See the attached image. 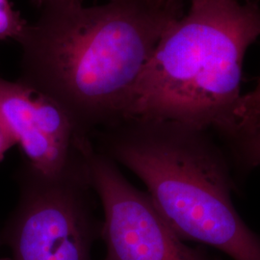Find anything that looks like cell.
Segmentation results:
<instances>
[{
  "label": "cell",
  "instance_id": "cell-1",
  "mask_svg": "<svg viewBox=\"0 0 260 260\" xmlns=\"http://www.w3.org/2000/svg\"><path fill=\"white\" fill-rule=\"evenodd\" d=\"M183 14L181 0L44 8L18 42V81L53 101L92 139L122 118L158 42Z\"/></svg>",
  "mask_w": 260,
  "mask_h": 260
},
{
  "label": "cell",
  "instance_id": "cell-5",
  "mask_svg": "<svg viewBox=\"0 0 260 260\" xmlns=\"http://www.w3.org/2000/svg\"><path fill=\"white\" fill-rule=\"evenodd\" d=\"M92 185L103 207L104 260H219L186 244L147 192L133 185L110 158L89 151Z\"/></svg>",
  "mask_w": 260,
  "mask_h": 260
},
{
  "label": "cell",
  "instance_id": "cell-13",
  "mask_svg": "<svg viewBox=\"0 0 260 260\" xmlns=\"http://www.w3.org/2000/svg\"><path fill=\"white\" fill-rule=\"evenodd\" d=\"M0 260H7V257H5V258H0Z\"/></svg>",
  "mask_w": 260,
  "mask_h": 260
},
{
  "label": "cell",
  "instance_id": "cell-10",
  "mask_svg": "<svg viewBox=\"0 0 260 260\" xmlns=\"http://www.w3.org/2000/svg\"><path fill=\"white\" fill-rule=\"evenodd\" d=\"M16 143V140L12 136L9 130L0 121V159L3 157L5 152L12 148Z\"/></svg>",
  "mask_w": 260,
  "mask_h": 260
},
{
  "label": "cell",
  "instance_id": "cell-4",
  "mask_svg": "<svg viewBox=\"0 0 260 260\" xmlns=\"http://www.w3.org/2000/svg\"><path fill=\"white\" fill-rule=\"evenodd\" d=\"M16 181L18 201L1 232L7 260H93L103 219L91 176L49 177L24 160Z\"/></svg>",
  "mask_w": 260,
  "mask_h": 260
},
{
  "label": "cell",
  "instance_id": "cell-3",
  "mask_svg": "<svg viewBox=\"0 0 260 260\" xmlns=\"http://www.w3.org/2000/svg\"><path fill=\"white\" fill-rule=\"evenodd\" d=\"M207 131L176 121L122 118L93 147L128 169L175 233L233 260H260V236L233 205L228 161Z\"/></svg>",
  "mask_w": 260,
  "mask_h": 260
},
{
  "label": "cell",
  "instance_id": "cell-11",
  "mask_svg": "<svg viewBox=\"0 0 260 260\" xmlns=\"http://www.w3.org/2000/svg\"><path fill=\"white\" fill-rule=\"evenodd\" d=\"M33 4L41 9L47 7H61L83 4V0H31Z\"/></svg>",
  "mask_w": 260,
  "mask_h": 260
},
{
  "label": "cell",
  "instance_id": "cell-12",
  "mask_svg": "<svg viewBox=\"0 0 260 260\" xmlns=\"http://www.w3.org/2000/svg\"><path fill=\"white\" fill-rule=\"evenodd\" d=\"M3 244H2V237H1V232H0V247L2 246Z\"/></svg>",
  "mask_w": 260,
  "mask_h": 260
},
{
  "label": "cell",
  "instance_id": "cell-6",
  "mask_svg": "<svg viewBox=\"0 0 260 260\" xmlns=\"http://www.w3.org/2000/svg\"><path fill=\"white\" fill-rule=\"evenodd\" d=\"M0 121L22 149L25 161L49 177L90 173L93 141L47 95L0 76Z\"/></svg>",
  "mask_w": 260,
  "mask_h": 260
},
{
  "label": "cell",
  "instance_id": "cell-7",
  "mask_svg": "<svg viewBox=\"0 0 260 260\" xmlns=\"http://www.w3.org/2000/svg\"><path fill=\"white\" fill-rule=\"evenodd\" d=\"M260 128V78L254 89L242 95L236 109L235 137L247 135Z\"/></svg>",
  "mask_w": 260,
  "mask_h": 260
},
{
  "label": "cell",
  "instance_id": "cell-2",
  "mask_svg": "<svg viewBox=\"0 0 260 260\" xmlns=\"http://www.w3.org/2000/svg\"><path fill=\"white\" fill-rule=\"evenodd\" d=\"M258 38V0H190L158 42L122 118L176 121L232 139L244 58Z\"/></svg>",
  "mask_w": 260,
  "mask_h": 260
},
{
  "label": "cell",
  "instance_id": "cell-8",
  "mask_svg": "<svg viewBox=\"0 0 260 260\" xmlns=\"http://www.w3.org/2000/svg\"><path fill=\"white\" fill-rule=\"evenodd\" d=\"M233 152L243 168L260 166V128L231 141Z\"/></svg>",
  "mask_w": 260,
  "mask_h": 260
},
{
  "label": "cell",
  "instance_id": "cell-9",
  "mask_svg": "<svg viewBox=\"0 0 260 260\" xmlns=\"http://www.w3.org/2000/svg\"><path fill=\"white\" fill-rule=\"evenodd\" d=\"M27 24L10 0H0V41L14 40L18 43Z\"/></svg>",
  "mask_w": 260,
  "mask_h": 260
}]
</instances>
